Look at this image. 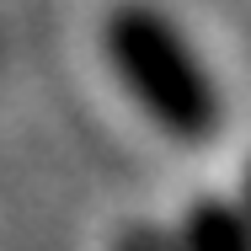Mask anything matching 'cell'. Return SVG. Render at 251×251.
Masks as SVG:
<instances>
[{
  "instance_id": "1",
  "label": "cell",
  "mask_w": 251,
  "mask_h": 251,
  "mask_svg": "<svg viewBox=\"0 0 251 251\" xmlns=\"http://www.w3.org/2000/svg\"><path fill=\"white\" fill-rule=\"evenodd\" d=\"M101 53L134 107L176 145H214L225 128V91L182 22L155 0H123L101 22Z\"/></svg>"
},
{
  "instance_id": "2",
  "label": "cell",
  "mask_w": 251,
  "mask_h": 251,
  "mask_svg": "<svg viewBox=\"0 0 251 251\" xmlns=\"http://www.w3.org/2000/svg\"><path fill=\"white\" fill-rule=\"evenodd\" d=\"M176 251H251V208L241 198L203 193L171 225Z\"/></svg>"
},
{
  "instance_id": "3",
  "label": "cell",
  "mask_w": 251,
  "mask_h": 251,
  "mask_svg": "<svg viewBox=\"0 0 251 251\" xmlns=\"http://www.w3.org/2000/svg\"><path fill=\"white\" fill-rule=\"evenodd\" d=\"M107 251H176V241H171L166 225L134 219V225H123V230L112 235V246H107Z\"/></svg>"
},
{
  "instance_id": "4",
  "label": "cell",
  "mask_w": 251,
  "mask_h": 251,
  "mask_svg": "<svg viewBox=\"0 0 251 251\" xmlns=\"http://www.w3.org/2000/svg\"><path fill=\"white\" fill-rule=\"evenodd\" d=\"M241 203L251 208V160H246V171H241Z\"/></svg>"
}]
</instances>
